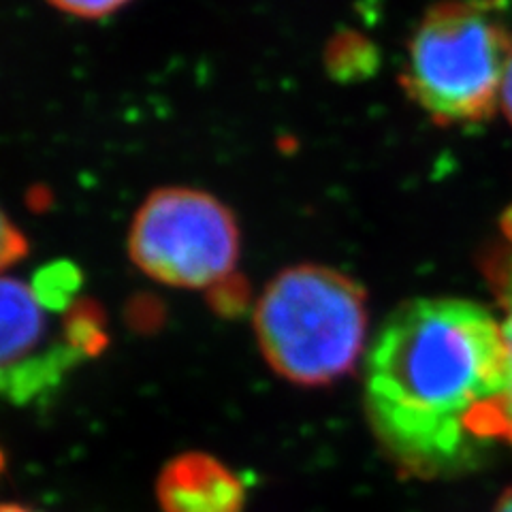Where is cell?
<instances>
[{
    "label": "cell",
    "mask_w": 512,
    "mask_h": 512,
    "mask_svg": "<svg viewBox=\"0 0 512 512\" xmlns=\"http://www.w3.org/2000/svg\"><path fill=\"white\" fill-rule=\"evenodd\" d=\"M50 316L32 284L0 274V395L11 404L52 393L86 359L67 333L52 340Z\"/></svg>",
    "instance_id": "5"
},
{
    "label": "cell",
    "mask_w": 512,
    "mask_h": 512,
    "mask_svg": "<svg viewBox=\"0 0 512 512\" xmlns=\"http://www.w3.org/2000/svg\"><path fill=\"white\" fill-rule=\"evenodd\" d=\"M504 114L508 118V122L512 124V50H510V58H508V67H506V75H504V86H502V101H500Z\"/></svg>",
    "instance_id": "11"
},
{
    "label": "cell",
    "mask_w": 512,
    "mask_h": 512,
    "mask_svg": "<svg viewBox=\"0 0 512 512\" xmlns=\"http://www.w3.org/2000/svg\"><path fill=\"white\" fill-rule=\"evenodd\" d=\"M502 233L504 242L493 254L489 278L493 280L495 295H498L500 306L504 310L502 333L508 355V387L504 391V406L506 412L512 416V210L502 220Z\"/></svg>",
    "instance_id": "7"
},
{
    "label": "cell",
    "mask_w": 512,
    "mask_h": 512,
    "mask_svg": "<svg viewBox=\"0 0 512 512\" xmlns=\"http://www.w3.org/2000/svg\"><path fill=\"white\" fill-rule=\"evenodd\" d=\"M47 3L79 20H101L118 13L131 0H47Z\"/></svg>",
    "instance_id": "10"
},
{
    "label": "cell",
    "mask_w": 512,
    "mask_h": 512,
    "mask_svg": "<svg viewBox=\"0 0 512 512\" xmlns=\"http://www.w3.org/2000/svg\"><path fill=\"white\" fill-rule=\"evenodd\" d=\"M3 468H5V455L0 451V472H3Z\"/></svg>",
    "instance_id": "14"
},
{
    "label": "cell",
    "mask_w": 512,
    "mask_h": 512,
    "mask_svg": "<svg viewBox=\"0 0 512 512\" xmlns=\"http://www.w3.org/2000/svg\"><path fill=\"white\" fill-rule=\"evenodd\" d=\"M30 252L26 235L15 227V222L0 207V274L24 261Z\"/></svg>",
    "instance_id": "9"
},
{
    "label": "cell",
    "mask_w": 512,
    "mask_h": 512,
    "mask_svg": "<svg viewBox=\"0 0 512 512\" xmlns=\"http://www.w3.org/2000/svg\"><path fill=\"white\" fill-rule=\"evenodd\" d=\"M495 512H512V489H508L502 500L498 502V508H495Z\"/></svg>",
    "instance_id": "12"
},
{
    "label": "cell",
    "mask_w": 512,
    "mask_h": 512,
    "mask_svg": "<svg viewBox=\"0 0 512 512\" xmlns=\"http://www.w3.org/2000/svg\"><path fill=\"white\" fill-rule=\"evenodd\" d=\"M79 286L82 274L71 263H54L41 269L32 280V291L52 314H67L75 306Z\"/></svg>",
    "instance_id": "8"
},
{
    "label": "cell",
    "mask_w": 512,
    "mask_h": 512,
    "mask_svg": "<svg viewBox=\"0 0 512 512\" xmlns=\"http://www.w3.org/2000/svg\"><path fill=\"white\" fill-rule=\"evenodd\" d=\"M508 387L502 323L468 299H414L367 350L365 412L387 457L414 478L457 476L487 453L476 423Z\"/></svg>",
    "instance_id": "1"
},
{
    "label": "cell",
    "mask_w": 512,
    "mask_h": 512,
    "mask_svg": "<svg viewBox=\"0 0 512 512\" xmlns=\"http://www.w3.org/2000/svg\"><path fill=\"white\" fill-rule=\"evenodd\" d=\"M510 50L504 0H444L414 30L402 86L438 124L485 122L502 101Z\"/></svg>",
    "instance_id": "3"
},
{
    "label": "cell",
    "mask_w": 512,
    "mask_h": 512,
    "mask_svg": "<svg viewBox=\"0 0 512 512\" xmlns=\"http://www.w3.org/2000/svg\"><path fill=\"white\" fill-rule=\"evenodd\" d=\"M252 323L271 370L301 387H325L357 370L367 340V295L338 269L301 263L265 284Z\"/></svg>",
    "instance_id": "2"
},
{
    "label": "cell",
    "mask_w": 512,
    "mask_h": 512,
    "mask_svg": "<svg viewBox=\"0 0 512 512\" xmlns=\"http://www.w3.org/2000/svg\"><path fill=\"white\" fill-rule=\"evenodd\" d=\"M156 502L163 512H244L246 489L227 463L192 451L160 470Z\"/></svg>",
    "instance_id": "6"
},
{
    "label": "cell",
    "mask_w": 512,
    "mask_h": 512,
    "mask_svg": "<svg viewBox=\"0 0 512 512\" xmlns=\"http://www.w3.org/2000/svg\"><path fill=\"white\" fill-rule=\"evenodd\" d=\"M128 259L150 280L205 291L227 280L242 254V233L227 203L190 186L152 190L126 237Z\"/></svg>",
    "instance_id": "4"
},
{
    "label": "cell",
    "mask_w": 512,
    "mask_h": 512,
    "mask_svg": "<svg viewBox=\"0 0 512 512\" xmlns=\"http://www.w3.org/2000/svg\"><path fill=\"white\" fill-rule=\"evenodd\" d=\"M0 512H35L22 504H0Z\"/></svg>",
    "instance_id": "13"
}]
</instances>
